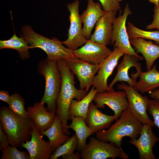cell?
I'll use <instances>...</instances> for the list:
<instances>
[{
    "label": "cell",
    "mask_w": 159,
    "mask_h": 159,
    "mask_svg": "<svg viewBox=\"0 0 159 159\" xmlns=\"http://www.w3.org/2000/svg\"><path fill=\"white\" fill-rule=\"evenodd\" d=\"M82 158L81 154L79 151L73 153L68 156L66 159H80Z\"/></svg>",
    "instance_id": "d590c367"
},
{
    "label": "cell",
    "mask_w": 159,
    "mask_h": 159,
    "mask_svg": "<svg viewBox=\"0 0 159 159\" xmlns=\"http://www.w3.org/2000/svg\"><path fill=\"white\" fill-rule=\"evenodd\" d=\"M127 29L129 39L141 37L153 40L159 44V31H149L138 28L130 22L127 23Z\"/></svg>",
    "instance_id": "83f0119b"
},
{
    "label": "cell",
    "mask_w": 159,
    "mask_h": 159,
    "mask_svg": "<svg viewBox=\"0 0 159 159\" xmlns=\"http://www.w3.org/2000/svg\"><path fill=\"white\" fill-rule=\"evenodd\" d=\"M130 41L136 52L143 55L145 60L147 70L151 69L154 62L159 58V46L141 37L131 38Z\"/></svg>",
    "instance_id": "44dd1931"
},
{
    "label": "cell",
    "mask_w": 159,
    "mask_h": 159,
    "mask_svg": "<svg viewBox=\"0 0 159 159\" xmlns=\"http://www.w3.org/2000/svg\"><path fill=\"white\" fill-rule=\"evenodd\" d=\"M93 101L98 108L104 109L106 105L111 109L114 112L116 121L118 119L122 112L128 107L127 95L123 90L97 92Z\"/></svg>",
    "instance_id": "8fae6325"
},
{
    "label": "cell",
    "mask_w": 159,
    "mask_h": 159,
    "mask_svg": "<svg viewBox=\"0 0 159 159\" xmlns=\"http://www.w3.org/2000/svg\"><path fill=\"white\" fill-rule=\"evenodd\" d=\"M143 124L127 109L122 113L116 122L108 128L95 133V137L102 141L107 142L121 148L122 139L125 137L131 139L140 136Z\"/></svg>",
    "instance_id": "7a4b0ae2"
},
{
    "label": "cell",
    "mask_w": 159,
    "mask_h": 159,
    "mask_svg": "<svg viewBox=\"0 0 159 159\" xmlns=\"http://www.w3.org/2000/svg\"><path fill=\"white\" fill-rule=\"evenodd\" d=\"M0 121L11 145L20 147L23 143L31 139L34 123L30 118H21L9 107L4 106L0 109Z\"/></svg>",
    "instance_id": "3957f363"
},
{
    "label": "cell",
    "mask_w": 159,
    "mask_h": 159,
    "mask_svg": "<svg viewBox=\"0 0 159 159\" xmlns=\"http://www.w3.org/2000/svg\"><path fill=\"white\" fill-rule=\"evenodd\" d=\"M11 98L9 91L5 90H0V100L8 104L9 103Z\"/></svg>",
    "instance_id": "e575fe53"
},
{
    "label": "cell",
    "mask_w": 159,
    "mask_h": 159,
    "mask_svg": "<svg viewBox=\"0 0 159 159\" xmlns=\"http://www.w3.org/2000/svg\"><path fill=\"white\" fill-rule=\"evenodd\" d=\"M65 60L72 72L77 77L80 83V89L88 92L92 86L93 79L98 71L100 64H92L78 58Z\"/></svg>",
    "instance_id": "4fadbf2b"
},
{
    "label": "cell",
    "mask_w": 159,
    "mask_h": 159,
    "mask_svg": "<svg viewBox=\"0 0 159 159\" xmlns=\"http://www.w3.org/2000/svg\"><path fill=\"white\" fill-rule=\"evenodd\" d=\"M132 12L128 4L125 5L123 12L115 18L113 24V30L110 43L114 47L118 48L125 54L134 56L140 60L143 58L139 55L131 46L126 25L128 16Z\"/></svg>",
    "instance_id": "52a82bcc"
},
{
    "label": "cell",
    "mask_w": 159,
    "mask_h": 159,
    "mask_svg": "<svg viewBox=\"0 0 159 159\" xmlns=\"http://www.w3.org/2000/svg\"><path fill=\"white\" fill-rule=\"evenodd\" d=\"M158 159H159V158H158Z\"/></svg>",
    "instance_id": "ab89813d"
},
{
    "label": "cell",
    "mask_w": 159,
    "mask_h": 159,
    "mask_svg": "<svg viewBox=\"0 0 159 159\" xmlns=\"http://www.w3.org/2000/svg\"><path fill=\"white\" fill-rule=\"evenodd\" d=\"M138 82H136L132 87L140 94L151 92L159 87V71L155 65L146 72H141Z\"/></svg>",
    "instance_id": "7402d4cb"
},
{
    "label": "cell",
    "mask_w": 159,
    "mask_h": 159,
    "mask_svg": "<svg viewBox=\"0 0 159 159\" xmlns=\"http://www.w3.org/2000/svg\"><path fill=\"white\" fill-rule=\"evenodd\" d=\"M118 1H119V2H120V1H122L123 0H117Z\"/></svg>",
    "instance_id": "f35d334b"
},
{
    "label": "cell",
    "mask_w": 159,
    "mask_h": 159,
    "mask_svg": "<svg viewBox=\"0 0 159 159\" xmlns=\"http://www.w3.org/2000/svg\"><path fill=\"white\" fill-rule=\"evenodd\" d=\"M72 120L70 124L68 125V129H71L75 132L78 140L77 149L81 150L86 144L87 138L92 135V131L86 124L85 119L82 117L70 116Z\"/></svg>",
    "instance_id": "cb8c5ba5"
},
{
    "label": "cell",
    "mask_w": 159,
    "mask_h": 159,
    "mask_svg": "<svg viewBox=\"0 0 159 159\" xmlns=\"http://www.w3.org/2000/svg\"><path fill=\"white\" fill-rule=\"evenodd\" d=\"M147 110L149 114L153 117L155 125L159 128V99L150 100ZM158 141H159V137Z\"/></svg>",
    "instance_id": "4dcf8cb0"
},
{
    "label": "cell",
    "mask_w": 159,
    "mask_h": 159,
    "mask_svg": "<svg viewBox=\"0 0 159 159\" xmlns=\"http://www.w3.org/2000/svg\"><path fill=\"white\" fill-rule=\"evenodd\" d=\"M97 92V90L92 86L89 93L82 100L79 101L73 100L70 107V116H81L85 119L90 105Z\"/></svg>",
    "instance_id": "d4e9b609"
},
{
    "label": "cell",
    "mask_w": 159,
    "mask_h": 159,
    "mask_svg": "<svg viewBox=\"0 0 159 159\" xmlns=\"http://www.w3.org/2000/svg\"><path fill=\"white\" fill-rule=\"evenodd\" d=\"M153 20L152 23L146 26L147 29H156L159 30V6H155Z\"/></svg>",
    "instance_id": "d6a6232c"
},
{
    "label": "cell",
    "mask_w": 159,
    "mask_h": 159,
    "mask_svg": "<svg viewBox=\"0 0 159 159\" xmlns=\"http://www.w3.org/2000/svg\"><path fill=\"white\" fill-rule=\"evenodd\" d=\"M124 54V52L115 47L111 53L100 64L97 74L94 77L92 84L97 92L111 91L107 85V80L117 65L119 59Z\"/></svg>",
    "instance_id": "7c38bea8"
},
{
    "label": "cell",
    "mask_w": 159,
    "mask_h": 159,
    "mask_svg": "<svg viewBox=\"0 0 159 159\" xmlns=\"http://www.w3.org/2000/svg\"><path fill=\"white\" fill-rule=\"evenodd\" d=\"M117 12H106L96 23L95 30L90 39L97 43L107 46L111 40L113 24Z\"/></svg>",
    "instance_id": "e0dca14e"
},
{
    "label": "cell",
    "mask_w": 159,
    "mask_h": 159,
    "mask_svg": "<svg viewBox=\"0 0 159 159\" xmlns=\"http://www.w3.org/2000/svg\"><path fill=\"white\" fill-rule=\"evenodd\" d=\"M119 90L124 91L128 102V109L143 124H149L152 127L155 125L153 121L148 117L147 106L150 99L147 96H142L132 87L122 82L117 85Z\"/></svg>",
    "instance_id": "ba28073f"
},
{
    "label": "cell",
    "mask_w": 159,
    "mask_h": 159,
    "mask_svg": "<svg viewBox=\"0 0 159 159\" xmlns=\"http://www.w3.org/2000/svg\"><path fill=\"white\" fill-rule=\"evenodd\" d=\"M140 59L134 56L126 54L124 55L122 61L117 67V73L108 87L111 90H114L113 87L117 82H125L132 87L142 72Z\"/></svg>",
    "instance_id": "30bf717a"
},
{
    "label": "cell",
    "mask_w": 159,
    "mask_h": 159,
    "mask_svg": "<svg viewBox=\"0 0 159 159\" xmlns=\"http://www.w3.org/2000/svg\"><path fill=\"white\" fill-rule=\"evenodd\" d=\"M1 150L2 152L1 159H30L29 155L27 152L20 151L17 147L9 144Z\"/></svg>",
    "instance_id": "f546056e"
},
{
    "label": "cell",
    "mask_w": 159,
    "mask_h": 159,
    "mask_svg": "<svg viewBox=\"0 0 159 159\" xmlns=\"http://www.w3.org/2000/svg\"><path fill=\"white\" fill-rule=\"evenodd\" d=\"M115 120L114 115L104 114L92 102L90 105L85 119L92 134L109 128Z\"/></svg>",
    "instance_id": "ac0fdd59"
},
{
    "label": "cell",
    "mask_w": 159,
    "mask_h": 159,
    "mask_svg": "<svg viewBox=\"0 0 159 159\" xmlns=\"http://www.w3.org/2000/svg\"><path fill=\"white\" fill-rule=\"evenodd\" d=\"M38 72L44 77L45 81L44 93L40 102L47 105V110L56 113V101L60 92L61 77L57 62L47 58L40 61L37 65Z\"/></svg>",
    "instance_id": "5b68a950"
},
{
    "label": "cell",
    "mask_w": 159,
    "mask_h": 159,
    "mask_svg": "<svg viewBox=\"0 0 159 159\" xmlns=\"http://www.w3.org/2000/svg\"><path fill=\"white\" fill-rule=\"evenodd\" d=\"M152 127L150 125L143 124L139 138L129 141L137 148L140 159H156L153 148L158 141V138L153 132Z\"/></svg>",
    "instance_id": "2e32d148"
},
{
    "label": "cell",
    "mask_w": 159,
    "mask_h": 159,
    "mask_svg": "<svg viewBox=\"0 0 159 159\" xmlns=\"http://www.w3.org/2000/svg\"><path fill=\"white\" fill-rule=\"evenodd\" d=\"M0 149H4L9 145L7 135L3 131L0 125Z\"/></svg>",
    "instance_id": "836d02e7"
},
{
    "label": "cell",
    "mask_w": 159,
    "mask_h": 159,
    "mask_svg": "<svg viewBox=\"0 0 159 159\" xmlns=\"http://www.w3.org/2000/svg\"><path fill=\"white\" fill-rule=\"evenodd\" d=\"M11 49L18 52L21 59L24 60L30 58L29 49H30L28 44L23 38L18 37L15 33L8 40H0V49Z\"/></svg>",
    "instance_id": "484cf974"
},
{
    "label": "cell",
    "mask_w": 159,
    "mask_h": 159,
    "mask_svg": "<svg viewBox=\"0 0 159 159\" xmlns=\"http://www.w3.org/2000/svg\"><path fill=\"white\" fill-rule=\"evenodd\" d=\"M24 104V100L19 94L15 93L11 95L9 107L15 114L24 119L29 118Z\"/></svg>",
    "instance_id": "f1b7e54d"
},
{
    "label": "cell",
    "mask_w": 159,
    "mask_h": 159,
    "mask_svg": "<svg viewBox=\"0 0 159 159\" xmlns=\"http://www.w3.org/2000/svg\"><path fill=\"white\" fill-rule=\"evenodd\" d=\"M42 138L43 135L40 134L34 123L31 139L23 143L20 146L26 150L30 159H48L50 158L52 153V147L49 142L44 140Z\"/></svg>",
    "instance_id": "9a60e30c"
},
{
    "label": "cell",
    "mask_w": 159,
    "mask_h": 159,
    "mask_svg": "<svg viewBox=\"0 0 159 159\" xmlns=\"http://www.w3.org/2000/svg\"><path fill=\"white\" fill-rule=\"evenodd\" d=\"M78 140L75 134L70 138L64 143L57 148L53 152L49 159H57L62 156L63 159L67 158L74 153L77 149Z\"/></svg>",
    "instance_id": "4316f807"
},
{
    "label": "cell",
    "mask_w": 159,
    "mask_h": 159,
    "mask_svg": "<svg viewBox=\"0 0 159 159\" xmlns=\"http://www.w3.org/2000/svg\"><path fill=\"white\" fill-rule=\"evenodd\" d=\"M21 37L29 44L30 49L39 48L47 53V58L57 62L61 59L77 58L73 50L64 46L62 42L56 37L49 39L34 32L29 26L23 27Z\"/></svg>",
    "instance_id": "277c9868"
},
{
    "label": "cell",
    "mask_w": 159,
    "mask_h": 159,
    "mask_svg": "<svg viewBox=\"0 0 159 159\" xmlns=\"http://www.w3.org/2000/svg\"><path fill=\"white\" fill-rule=\"evenodd\" d=\"M151 3L154 4L155 6H159V0H148Z\"/></svg>",
    "instance_id": "74e56055"
},
{
    "label": "cell",
    "mask_w": 159,
    "mask_h": 159,
    "mask_svg": "<svg viewBox=\"0 0 159 159\" xmlns=\"http://www.w3.org/2000/svg\"><path fill=\"white\" fill-rule=\"evenodd\" d=\"M27 111L29 117L33 121L40 133L52 125L56 115L49 111L40 102H37L33 106L27 107Z\"/></svg>",
    "instance_id": "d6986e66"
},
{
    "label": "cell",
    "mask_w": 159,
    "mask_h": 159,
    "mask_svg": "<svg viewBox=\"0 0 159 159\" xmlns=\"http://www.w3.org/2000/svg\"><path fill=\"white\" fill-rule=\"evenodd\" d=\"M57 63L61 74V83L56 101V113L62 122L65 133L69 135L71 132L67 127V122L70 118L69 108L72 101L74 99L81 100L87 94V92L76 88L74 74L64 59L57 61Z\"/></svg>",
    "instance_id": "6da1fadb"
},
{
    "label": "cell",
    "mask_w": 159,
    "mask_h": 159,
    "mask_svg": "<svg viewBox=\"0 0 159 159\" xmlns=\"http://www.w3.org/2000/svg\"><path fill=\"white\" fill-rule=\"evenodd\" d=\"M150 97L152 99H159V88L149 93Z\"/></svg>",
    "instance_id": "8d00e7d4"
},
{
    "label": "cell",
    "mask_w": 159,
    "mask_h": 159,
    "mask_svg": "<svg viewBox=\"0 0 159 159\" xmlns=\"http://www.w3.org/2000/svg\"><path fill=\"white\" fill-rule=\"evenodd\" d=\"M40 134L47 136L49 138L52 153L70 138L65 133L62 122L57 115L52 125Z\"/></svg>",
    "instance_id": "603a6c76"
},
{
    "label": "cell",
    "mask_w": 159,
    "mask_h": 159,
    "mask_svg": "<svg viewBox=\"0 0 159 159\" xmlns=\"http://www.w3.org/2000/svg\"><path fill=\"white\" fill-rule=\"evenodd\" d=\"M89 139V142L81 150L82 159H115L118 157L127 159L129 158L121 148L94 137H90Z\"/></svg>",
    "instance_id": "8992f818"
},
{
    "label": "cell",
    "mask_w": 159,
    "mask_h": 159,
    "mask_svg": "<svg viewBox=\"0 0 159 159\" xmlns=\"http://www.w3.org/2000/svg\"><path fill=\"white\" fill-rule=\"evenodd\" d=\"M80 2L75 0L68 4L67 7L70 12L69 19L70 25L68 30V38L62 42L68 49L74 51L82 46L87 39L84 37L82 23L79 12Z\"/></svg>",
    "instance_id": "9c48e42d"
},
{
    "label": "cell",
    "mask_w": 159,
    "mask_h": 159,
    "mask_svg": "<svg viewBox=\"0 0 159 159\" xmlns=\"http://www.w3.org/2000/svg\"><path fill=\"white\" fill-rule=\"evenodd\" d=\"M87 1V9L80 16L83 24L84 36L87 39H89L95 25L106 11L102 9L101 3L95 2L93 0Z\"/></svg>",
    "instance_id": "ffe728a7"
},
{
    "label": "cell",
    "mask_w": 159,
    "mask_h": 159,
    "mask_svg": "<svg viewBox=\"0 0 159 159\" xmlns=\"http://www.w3.org/2000/svg\"><path fill=\"white\" fill-rule=\"evenodd\" d=\"M78 59L90 64L99 65L111 53L112 51L107 46L87 39L83 46L73 51Z\"/></svg>",
    "instance_id": "5bb4252c"
},
{
    "label": "cell",
    "mask_w": 159,
    "mask_h": 159,
    "mask_svg": "<svg viewBox=\"0 0 159 159\" xmlns=\"http://www.w3.org/2000/svg\"><path fill=\"white\" fill-rule=\"evenodd\" d=\"M100 1L103 9L106 12L110 11H117L120 10V3L117 0H98Z\"/></svg>",
    "instance_id": "1f68e13d"
}]
</instances>
